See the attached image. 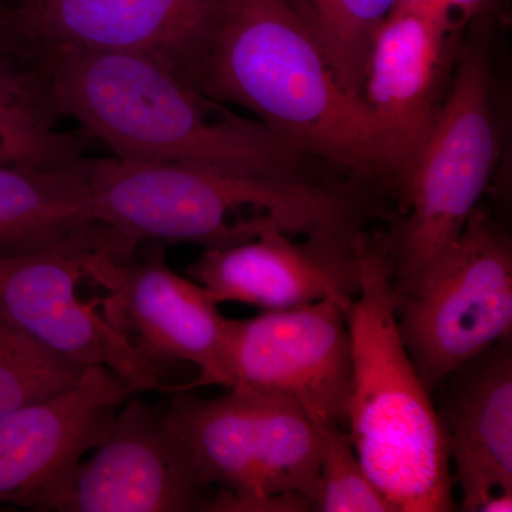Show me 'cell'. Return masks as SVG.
<instances>
[{
    "label": "cell",
    "mask_w": 512,
    "mask_h": 512,
    "mask_svg": "<svg viewBox=\"0 0 512 512\" xmlns=\"http://www.w3.org/2000/svg\"><path fill=\"white\" fill-rule=\"evenodd\" d=\"M55 119L35 63L0 62V123L47 131L55 128Z\"/></svg>",
    "instance_id": "21"
},
{
    "label": "cell",
    "mask_w": 512,
    "mask_h": 512,
    "mask_svg": "<svg viewBox=\"0 0 512 512\" xmlns=\"http://www.w3.org/2000/svg\"><path fill=\"white\" fill-rule=\"evenodd\" d=\"M454 33L424 13L393 9L373 39L362 97L399 197L446 99L441 94Z\"/></svg>",
    "instance_id": "14"
},
{
    "label": "cell",
    "mask_w": 512,
    "mask_h": 512,
    "mask_svg": "<svg viewBox=\"0 0 512 512\" xmlns=\"http://www.w3.org/2000/svg\"><path fill=\"white\" fill-rule=\"evenodd\" d=\"M131 396L116 373L92 366L72 389L0 416V505L63 512L74 471Z\"/></svg>",
    "instance_id": "12"
},
{
    "label": "cell",
    "mask_w": 512,
    "mask_h": 512,
    "mask_svg": "<svg viewBox=\"0 0 512 512\" xmlns=\"http://www.w3.org/2000/svg\"><path fill=\"white\" fill-rule=\"evenodd\" d=\"M346 309L325 301L228 319L224 363L229 387L279 397L316 423L346 429L353 359Z\"/></svg>",
    "instance_id": "9"
},
{
    "label": "cell",
    "mask_w": 512,
    "mask_h": 512,
    "mask_svg": "<svg viewBox=\"0 0 512 512\" xmlns=\"http://www.w3.org/2000/svg\"><path fill=\"white\" fill-rule=\"evenodd\" d=\"M97 217L134 244L188 242L232 247L268 231L292 237L359 234L356 195L312 181L251 177L170 163L79 158L72 164Z\"/></svg>",
    "instance_id": "3"
},
{
    "label": "cell",
    "mask_w": 512,
    "mask_h": 512,
    "mask_svg": "<svg viewBox=\"0 0 512 512\" xmlns=\"http://www.w3.org/2000/svg\"><path fill=\"white\" fill-rule=\"evenodd\" d=\"M461 508L483 512L512 491V345L500 340L446 377L431 393Z\"/></svg>",
    "instance_id": "16"
},
{
    "label": "cell",
    "mask_w": 512,
    "mask_h": 512,
    "mask_svg": "<svg viewBox=\"0 0 512 512\" xmlns=\"http://www.w3.org/2000/svg\"><path fill=\"white\" fill-rule=\"evenodd\" d=\"M320 433V512H392L379 488L367 476L345 427L318 423Z\"/></svg>",
    "instance_id": "20"
},
{
    "label": "cell",
    "mask_w": 512,
    "mask_h": 512,
    "mask_svg": "<svg viewBox=\"0 0 512 512\" xmlns=\"http://www.w3.org/2000/svg\"><path fill=\"white\" fill-rule=\"evenodd\" d=\"M195 86L251 111L303 157L392 188L365 100L340 86L285 0H228Z\"/></svg>",
    "instance_id": "2"
},
{
    "label": "cell",
    "mask_w": 512,
    "mask_h": 512,
    "mask_svg": "<svg viewBox=\"0 0 512 512\" xmlns=\"http://www.w3.org/2000/svg\"><path fill=\"white\" fill-rule=\"evenodd\" d=\"M315 40L340 86L362 99L367 59L397 0H285Z\"/></svg>",
    "instance_id": "18"
},
{
    "label": "cell",
    "mask_w": 512,
    "mask_h": 512,
    "mask_svg": "<svg viewBox=\"0 0 512 512\" xmlns=\"http://www.w3.org/2000/svg\"><path fill=\"white\" fill-rule=\"evenodd\" d=\"M138 247L99 222L55 247L0 256V316L74 366L106 367L133 394L170 393L164 370L111 325L96 299L83 301L77 291L96 252L134 255Z\"/></svg>",
    "instance_id": "8"
},
{
    "label": "cell",
    "mask_w": 512,
    "mask_h": 512,
    "mask_svg": "<svg viewBox=\"0 0 512 512\" xmlns=\"http://www.w3.org/2000/svg\"><path fill=\"white\" fill-rule=\"evenodd\" d=\"M89 138L82 130L60 133L0 123V164L64 167L84 157Z\"/></svg>",
    "instance_id": "22"
},
{
    "label": "cell",
    "mask_w": 512,
    "mask_h": 512,
    "mask_svg": "<svg viewBox=\"0 0 512 512\" xmlns=\"http://www.w3.org/2000/svg\"><path fill=\"white\" fill-rule=\"evenodd\" d=\"M32 56L53 116L76 121L114 157L315 183L305 174L309 158L261 121L146 56L79 47H39Z\"/></svg>",
    "instance_id": "1"
},
{
    "label": "cell",
    "mask_w": 512,
    "mask_h": 512,
    "mask_svg": "<svg viewBox=\"0 0 512 512\" xmlns=\"http://www.w3.org/2000/svg\"><path fill=\"white\" fill-rule=\"evenodd\" d=\"M84 370L0 316V416L72 389Z\"/></svg>",
    "instance_id": "19"
},
{
    "label": "cell",
    "mask_w": 512,
    "mask_h": 512,
    "mask_svg": "<svg viewBox=\"0 0 512 512\" xmlns=\"http://www.w3.org/2000/svg\"><path fill=\"white\" fill-rule=\"evenodd\" d=\"M491 83L485 46L464 47L400 195L404 217L386 237L396 299L412 292L456 241L493 177L500 136Z\"/></svg>",
    "instance_id": "6"
},
{
    "label": "cell",
    "mask_w": 512,
    "mask_h": 512,
    "mask_svg": "<svg viewBox=\"0 0 512 512\" xmlns=\"http://www.w3.org/2000/svg\"><path fill=\"white\" fill-rule=\"evenodd\" d=\"M9 8H6V6H3L2 3H0V20H3V22H6V16H8Z\"/></svg>",
    "instance_id": "25"
},
{
    "label": "cell",
    "mask_w": 512,
    "mask_h": 512,
    "mask_svg": "<svg viewBox=\"0 0 512 512\" xmlns=\"http://www.w3.org/2000/svg\"><path fill=\"white\" fill-rule=\"evenodd\" d=\"M500 5L501 0H397L394 9L416 10L457 32L467 23L491 15Z\"/></svg>",
    "instance_id": "23"
},
{
    "label": "cell",
    "mask_w": 512,
    "mask_h": 512,
    "mask_svg": "<svg viewBox=\"0 0 512 512\" xmlns=\"http://www.w3.org/2000/svg\"><path fill=\"white\" fill-rule=\"evenodd\" d=\"M29 59L28 46L10 30L8 23L0 20V62Z\"/></svg>",
    "instance_id": "24"
},
{
    "label": "cell",
    "mask_w": 512,
    "mask_h": 512,
    "mask_svg": "<svg viewBox=\"0 0 512 512\" xmlns=\"http://www.w3.org/2000/svg\"><path fill=\"white\" fill-rule=\"evenodd\" d=\"M87 269L89 279L107 291L96 299L101 313L138 352L163 370L174 363L198 367V379L174 386L173 392L200 386L228 389V319L202 286L170 268L161 242L141 256L104 249L92 255Z\"/></svg>",
    "instance_id": "10"
},
{
    "label": "cell",
    "mask_w": 512,
    "mask_h": 512,
    "mask_svg": "<svg viewBox=\"0 0 512 512\" xmlns=\"http://www.w3.org/2000/svg\"><path fill=\"white\" fill-rule=\"evenodd\" d=\"M356 252L359 291L346 312L353 359L350 443L390 511H453L443 429L397 328L386 237L362 232Z\"/></svg>",
    "instance_id": "4"
},
{
    "label": "cell",
    "mask_w": 512,
    "mask_h": 512,
    "mask_svg": "<svg viewBox=\"0 0 512 512\" xmlns=\"http://www.w3.org/2000/svg\"><path fill=\"white\" fill-rule=\"evenodd\" d=\"M360 234L315 235L299 242L268 231L232 247L205 249L187 276L217 305L279 311L330 299L348 311L359 291Z\"/></svg>",
    "instance_id": "13"
},
{
    "label": "cell",
    "mask_w": 512,
    "mask_h": 512,
    "mask_svg": "<svg viewBox=\"0 0 512 512\" xmlns=\"http://www.w3.org/2000/svg\"><path fill=\"white\" fill-rule=\"evenodd\" d=\"M202 490L160 409L128 397L106 439L74 471L63 512L204 511Z\"/></svg>",
    "instance_id": "15"
},
{
    "label": "cell",
    "mask_w": 512,
    "mask_h": 512,
    "mask_svg": "<svg viewBox=\"0 0 512 512\" xmlns=\"http://www.w3.org/2000/svg\"><path fill=\"white\" fill-rule=\"evenodd\" d=\"M396 319L430 393L448 373L511 338V239L490 212L478 205L413 291L396 299Z\"/></svg>",
    "instance_id": "7"
},
{
    "label": "cell",
    "mask_w": 512,
    "mask_h": 512,
    "mask_svg": "<svg viewBox=\"0 0 512 512\" xmlns=\"http://www.w3.org/2000/svg\"><path fill=\"white\" fill-rule=\"evenodd\" d=\"M170 394L165 430L198 485L221 488L204 511L315 510L320 433L301 407L244 387L212 399Z\"/></svg>",
    "instance_id": "5"
},
{
    "label": "cell",
    "mask_w": 512,
    "mask_h": 512,
    "mask_svg": "<svg viewBox=\"0 0 512 512\" xmlns=\"http://www.w3.org/2000/svg\"><path fill=\"white\" fill-rule=\"evenodd\" d=\"M26 2V0H19V3Z\"/></svg>",
    "instance_id": "26"
},
{
    "label": "cell",
    "mask_w": 512,
    "mask_h": 512,
    "mask_svg": "<svg viewBox=\"0 0 512 512\" xmlns=\"http://www.w3.org/2000/svg\"><path fill=\"white\" fill-rule=\"evenodd\" d=\"M72 164H0V256L55 247L101 222Z\"/></svg>",
    "instance_id": "17"
},
{
    "label": "cell",
    "mask_w": 512,
    "mask_h": 512,
    "mask_svg": "<svg viewBox=\"0 0 512 512\" xmlns=\"http://www.w3.org/2000/svg\"><path fill=\"white\" fill-rule=\"evenodd\" d=\"M228 0H26L9 9L12 32L32 49L134 53L195 84Z\"/></svg>",
    "instance_id": "11"
}]
</instances>
